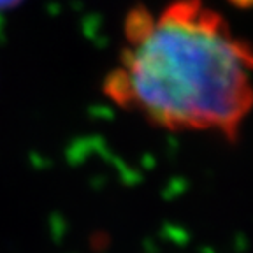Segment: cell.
Returning <instances> with one entry per match:
<instances>
[{"label": "cell", "mask_w": 253, "mask_h": 253, "mask_svg": "<svg viewBox=\"0 0 253 253\" xmlns=\"http://www.w3.org/2000/svg\"><path fill=\"white\" fill-rule=\"evenodd\" d=\"M102 91L157 128L236 142L253 111V46L202 0L137 5Z\"/></svg>", "instance_id": "cell-1"}, {"label": "cell", "mask_w": 253, "mask_h": 253, "mask_svg": "<svg viewBox=\"0 0 253 253\" xmlns=\"http://www.w3.org/2000/svg\"><path fill=\"white\" fill-rule=\"evenodd\" d=\"M23 0H0V12L9 11V9H14L16 5H20Z\"/></svg>", "instance_id": "cell-2"}, {"label": "cell", "mask_w": 253, "mask_h": 253, "mask_svg": "<svg viewBox=\"0 0 253 253\" xmlns=\"http://www.w3.org/2000/svg\"><path fill=\"white\" fill-rule=\"evenodd\" d=\"M230 2H234L236 5H241V7H250V5H253V0H230Z\"/></svg>", "instance_id": "cell-3"}]
</instances>
